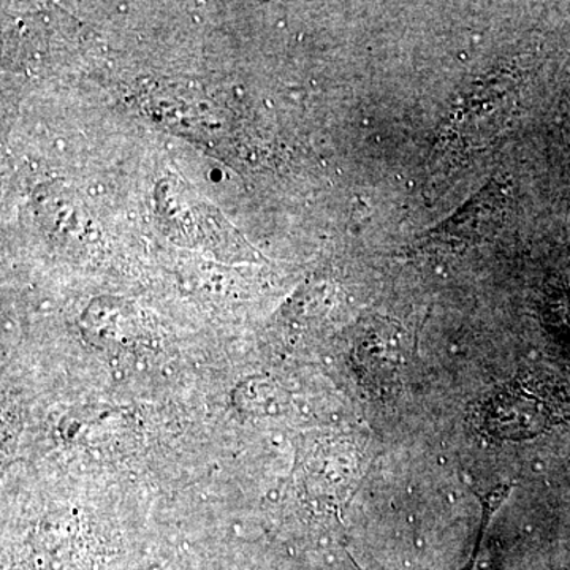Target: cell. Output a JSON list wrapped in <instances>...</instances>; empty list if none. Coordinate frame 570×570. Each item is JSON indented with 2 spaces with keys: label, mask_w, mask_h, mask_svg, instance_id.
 I'll return each instance as SVG.
<instances>
[{
  "label": "cell",
  "mask_w": 570,
  "mask_h": 570,
  "mask_svg": "<svg viewBox=\"0 0 570 570\" xmlns=\"http://www.w3.org/2000/svg\"><path fill=\"white\" fill-rule=\"evenodd\" d=\"M515 107V81L510 77L497 78L480 86L450 121L442 138L448 154H464L493 140Z\"/></svg>",
  "instance_id": "cell-1"
},
{
  "label": "cell",
  "mask_w": 570,
  "mask_h": 570,
  "mask_svg": "<svg viewBox=\"0 0 570 570\" xmlns=\"http://www.w3.org/2000/svg\"><path fill=\"white\" fill-rule=\"evenodd\" d=\"M504 200L502 184H491V187H487L474 200L469 202L466 208L456 213L444 227L438 228L436 234L428 239V245L455 247L485 235L501 217Z\"/></svg>",
  "instance_id": "cell-2"
}]
</instances>
